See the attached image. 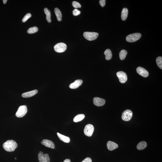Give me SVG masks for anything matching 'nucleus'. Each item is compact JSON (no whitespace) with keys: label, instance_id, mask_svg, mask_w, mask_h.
Returning <instances> with one entry per match:
<instances>
[{"label":"nucleus","instance_id":"412c9836","mask_svg":"<svg viewBox=\"0 0 162 162\" xmlns=\"http://www.w3.org/2000/svg\"><path fill=\"white\" fill-rule=\"evenodd\" d=\"M85 115L83 114H79L77 115L74 118L73 121L75 123L80 122L84 119Z\"/></svg>","mask_w":162,"mask_h":162},{"label":"nucleus","instance_id":"7c9ffc66","mask_svg":"<svg viewBox=\"0 0 162 162\" xmlns=\"http://www.w3.org/2000/svg\"><path fill=\"white\" fill-rule=\"evenodd\" d=\"M64 162H71V161L69 159H65V160L64 161Z\"/></svg>","mask_w":162,"mask_h":162},{"label":"nucleus","instance_id":"0eeeda50","mask_svg":"<svg viewBox=\"0 0 162 162\" xmlns=\"http://www.w3.org/2000/svg\"><path fill=\"white\" fill-rule=\"evenodd\" d=\"M67 45L64 43H58L54 46V49L56 52L57 53H62L64 52L66 50Z\"/></svg>","mask_w":162,"mask_h":162},{"label":"nucleus","instance_id":"f8f14e48","mask_svg":"<svg viewBox=\"0 0 162 162\" xmlns=\"http://www.w3.org/2000/svg\"><path fill=\"white\" fill-rule=\"evenodd\" d=\"M41 143L47 147L54 149L55 148L54 144L51 140L48 139H44L41 142Z\"/></svg>","mask_w":162,"mask_h":162},{"label":"nucleus","instance_id":"5701e85b","mask_svg":"<svg viewBox=\"0 0 162 162\" xmlns=\"http://www.w3.org/2000/svg\"><path fill=\"white\" fill-rule=\"evenodd\" d=\"M127 52L126 50H121L119 53V57L120 59L121 60L125 59L127 54Z\"/></svg>","mask_w":162,"mask_h":162},{"label":"nucleus","instance_id":"1a4fd4ad","mask_svg":"<svg viewBox=\"0 0 162 162\" xmlns=\"http://www.w3.org/2000/svg\"><path fill=\"white\" fill-rule=\"evenodd\" d=\"M117 75L121 83H124L127 81L128 78L126 73L123 71H119L117 73Z\"/></svg>","mask_w":162,"mask_h":162},{"label":"nucleus","instance_id":"4468645a","mask_svg":"<svg viewBox=\"0 0 162 162\" xmlns=\"http://www.w3.org/2000/svg\"><path fill=\"white\" fill-rule=\"evenodd\" d=\"M82 83L83 80H76L74 82L71 83L69 87L71 89H76L81 85L82 84Z\"/></svg>","mask_w":162,"mask_h":162},{"label":"nucleus","instance_id":"2eb2a0df","mask_svg":"<svg viewBox=\"0 0 162 162\" xmlns=\"http://www.w3.org/2000/svg\"><path fill=\"white\" fill-rule=\"evenodd\" d=\"M38 92V91L37 90H34L26 92V93H23L22 96V97L25 98L31 97L37 94Z\"/></svg>","mask_w":162,"mask_h":162},{"label":"nucleus","instance_id":"cd10ccee","mask_svg":"<svg viewBox=\"0 0 162 162\" xmlns=\"http://www.w3.org/2000/svg\"><path fill=\"white\" fill-rule=\"evenodd\" d=\"M80 12L76 8L73 11V14L74 16H77L80 14Z\"/></svg>","mask_w":162,"mask_h":162},{"label":"nucleus","instance_id":"423d86ee","mask_svg":"<svg viewBox=\"0 0 162 162\" xmlns=\"http://www.w3.org/2000/svg\"><path fill=\"white\" fill-rule=\"evenodd\" d=\"M94 127L92 124H88L86 125L84 128L85 135L88 137H91L93 135L94 131Z\"/></svg>","mask_w":162,"mask_h":162},{"label":"nucleus","instance_id":"39448f33","mask_svg":"<svg viewBox=\"0 0 162 162\" xmlns=\"http://www.w3.org/2000/svg\"><path fill=\"white\" fill-rule=\"evenodd\" d=\"M133 116V113L131 110L127 109L123 111L122 114V119L123 121H130Z\"/></svg>","mask_w":162,"mask_h":162},{"label":"nucleus","instance_id":"f257e3e1","mask_svg":"<svg viewBox=\"0 0 162 162\" xmlns=\"http://www.w3.org/2000/svg\"><path fill=\"white\" fill-rule=\"evenodd\" d=\"M18 146L17 143L15 140H8L3 144V147L6 151L11 152L14 151Z\"/></svg>","mask_w":162,"mask_h":162},{"label":"nucleus","instance_id":"aec40b11","mask_svg":"<svg viewBox=\"0 0 162 162\" xmlns=\"http://www.w3.org/2000/svg\"><path fill=\"white\" fill-rule=\"evenodd\" d=\"M104 54L105 56V59L106 60H109L112 57V53L111 50L109 49H107L105 50L104 52Z\"/></svg>","mask_w":162,"mask_h":162},{"label":"nucleus","instance_id":"473e14b6","mask_svg":"<svg viewBox=\"0 0 162 162\" xmlns=\"http://www.w3.org/2000/svg\"><path fill=\"white\" fill-rule=\"evenodd\" d=\"M15 159H16V158H15Z\"/></svg>","mask_w":162,"mask_h":162},{"label":"nucleus","instance_id":"6ab92c4d","mask_svg":"<svg viewBox=\"0 0 162 162\" xmlns=\"http://www.w3.org/2000/svg\"><path fill=\"white\" fill-rule=\"evenodd\" d=\"M147 146V143L145 141H142L139 142L137 146V149L139 150H142L145 149Z\"/></svg>","mask_w":162,"mask_h":162},{"label":"nucleus","instance_id":"dca6fc26","mask_svg":"<svg viewBox=\"0 0 162 162\" xmlns=\"http://www.w3.org/2000/svg\"><path fill=\"white\" fill-rule=\"evenodd\" d=\"M57 134L58 137L60 140H62V141L66 143H69L70 142V140L69 137L64 136V135H62L58 132L57 133Z\"/></svg>","mask_w":162,"mask_h":162},{"label":"nucleus","instance_id":"ddd939ff","mask_svg":"<svg viewBox=\"0 0 162 162\" xmlns=\"http://www.w3.org/2000/svg\"><path fill=\"white\" fill-rule=\"evenodd\" d=\"M107 146L108 150L110 151H113L118 147V145L117 144L110 141L108 142Z\"/></svg>","mask_w":162,"mask_h":162},{"label":"nucleus","instance_id":"7ed1b4c3","mask_svg":"<svg viewBox=\"0 0 162 162\" xmlns=\"http://www.w3.org/2000/svg\"><path fill=\"white\" fill-rule=\"evenodd\" d=\"M83 35L85 39L91 41L95 40L97 38L98 34L95 32H85L83 33Z\"/></svg>","mask_w":162,"mask_h":162},{"label":"nucleus","instance_id":"f03ea898","mask_svg":"<svg viewBox=\"0 0 162 162\" xmlns=\"http://www.w3.org/2000/svg\"><path fill=\"white\" fill-rule=\"evenodd\" d=\"M141 37V34L140 33H134L128 35L126 37V40L128 42H135L140 39Z\"/></svg>","mask_w":162,"mask_h":162},{"label":"nucleus","instance_id":"a878e982","mask_svg":"<svg viewBox=\"0 0 162 162\" xmlns=\"http://www.w3.org/2000/svg\"><path fill=\"white\" fill-rule=\"evenodd\" d=\"M31 15L30 13L26 14L23 19L22 22L23 23L25 22L29 18H31Z\"/></svg>","mask_w":162,"mask_h":162},{"label":"nucleus","instance_id":"b1692460","mask_svg":"<svg viewBox=\"0 0 162 162\" xmlns=\"http://www.w3.org/2000/svg\"><path fill=\"white\" fill-rule=\"evenodd\" d=\"M38 30V28L36 26L30 28L27 30V33L29 34H34L36 33Z\"/></svg>","mask_w":162,"mask_h":162},{"label":"nucleus","instance_id":"2f4dec72","mask_svg":"<svg viewBox=\"0 0 162 162\" xmlns=\"http://www.w3.org/2000/svg\"><path fill=\"white\" fill-rule=\"evenodd\" d=\"M7 1V0H3V3H4V4H6Z\"/></svg>","mask_w":162,"mask_h":162},{"label":"nucleus","instance_id":"f3484780","mask_svg":"<svg viewBox=\"0 0 162 162\" xmlns=\"http://www.w3.org/2000/svg\"><path fill=\"white\" fill-rule=\"evenodd\" d=\"M128 10L127 8H123L121 12V18L122 20L125 21L127 19L128 15Z\"/></svg>","mask_w":162,"mask_h":162},{"label":"nucleus","instance_id":"4be33fe9","mask_svg":"<svg viewBox=\"0 0 162 162\" xmlns=\"http://www.w3.org/2000/svg\"><path fill=\"white\" fill-rule=\"evenodd\" d=\"M45 14L46 17V19L48 22L49 23H50L51 22V12L50 10H49L47 8H45L44 9Z\"/></svg>","mask_w":162,"mask_h":162},{"label":"nucleus","instance_id":"c85d7f7f","mask_svg":"<svg viewBox=\"0 0 162 162\" xmlns=\"http://www.w3.org/2000/svg\"><path fill=\"white\" fill-rule=\"evenodd\" d=\"M105 2L106 0H100L99 2L100 5L102 7H104L105 5Z\"/></svg>","mask_w":162,"mask_h":162},{"label":"nucleus","instance_id":"20e7f679","mask_svg":"<svg viewBox=\"0 0 162 162\" xmlns=\"http://www.w3.org/2000/svg\"><path fill=\"white\" fill-rule=\"evenodd\" d=\"M27 111V109L26 106L24 105L20 106L16 113V116L18 118L22 117L25 115Z\"/></svg>","mask_w":162,"mask_h":162},{"label":"nucleus","instance_id":"a211bd4d","mask_svg":"<svg viewBox=\"0 0 162 162\" xmlns=\"http://www.w3.org/2000/svg\"><path fill=\"white\" fill-rule=\"evenodd\" d=\"M54 12L58 21H61L62 15L60 10L57 8H55L54 9Z\"/></svg>","mask_w":162,"mask_h":162},{"label":"nucleus","instance_id":"393cba45","mask_svg":"<svg viewBox=\"0 0 162 162\" xmlns=\"http://www.w3.org/2000/svg\"><path fill=\"white\" fill-rule=\"evenodd\" d=\"M157 64L160 69H162V57H159L157 58L156 59Z\"/></svg>","mask_w":162,"mask_h":162},{"label":"nucleus","instance_id":"9b49d317","mask_svg":"<svg viewBox=\"0 0 162 162\" xmlns=\"http://www.w3.org/2000/svg\"><path fill=\"white\" fill-rule=\"evenodd\" d=\"M93 102L95 105L98 107L104 105L105 103V101L104 99L99 97L94 98Z\"/></svg>","mask_w":162,"mask_h":162},{"label":"nucleus","instance_id":"9d476101","mask_svg":"<svg viewBox=\"0 0 162 162\" xmlns=\"http://www.w3.org/2000/svg\"><path fill=\"white\" fill-rule=\"evenodd\" d=\"M136 71L138 74L144 78H146L149 75L148 72L143 68L138 67L136 69Z\"/></svg>","mask_w":162,"mask_h":162},{"label":"nucleus","instance_id":"6e6552de","mask_svg":"<svg viewBox=\"0 0 162 162\" xmlns=\"http://www.w3.org/2000/svg\"><path fill=\"white\" fill-rule=\"evenodd\" d=\"M38 158L39 162H50L49 154L47 153L44 154L41 151H40L38 153Z\"/></svg>","mask_w":162,"mask_h":162},{"label":"nucleus","instance_id":"bb28decb","mask_svg":"<svg viewBox=\"0 0 162 162\" xmlns=\"http://www.w3.org/2000/svg\"><path fill=\"white\" fill-rule=\"evenodd\" d=\"M72 5L75 8H80L81 7L80 4L79 3L76 1L72 2Z\"/></svg>","mask_w":162,"mask_h":162},{"label":"nucleus","instance_id":"c756f323","mask_svg":"<svg viewBox=\"0 0 162 162\" xmlns=\"http://www.w3.org/2000/svg\"><path fill=\"white\" fill-rule=\"evenodd\" d=\"M81 162H92V159L90 158L87 157L85 159Z\"/></svg>","mask_w":162,"mask_h":162}]
</instances>
